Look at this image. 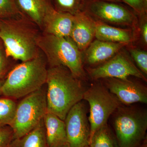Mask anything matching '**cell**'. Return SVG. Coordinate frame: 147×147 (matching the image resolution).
Listing matches in <instances>:
<instances>
[{
	"mask_svg": "<svg viewBox=\"0 0 147 147\" xmlns=\"http://www.w3.org/2000/svg\"><path fill=\"white\" fill-rule=\"evenodd\" d=\"M74 16L53 9L45 16L42 30L43 34L59 37H70Z\"/></svg>",
	"mask_w": 147,
	"mask_h": 147,
	"instance_id": "14",
	"label": "cell"
},
{
	"mask_svg": "<svg viewBox=\"0 0 147 147\" xmlns=\"http://www.w3.org/2000/svg\"><path fill=\"white\" fill-rule=\"evenodd\" d=\"M128 44L119 42L93 41L85 50L84 63L93 67L109 60Z\"/></svg>",
	"mask_w": 147,
	"mask_h": 147,
	"instance_id": "13",
	"label": "cell"
},
{
	"mask_svg": "<svg viewBox=\"0 0 147 147\" xmlns=\"http://www.w3.org/2000/svg\"><path fill=\"white\" fill-rule=\"evenodd\" d=\"M86 69L87 74L93 81L106 78L126 79L133 76L147 82L145 75L122 50L104 63Z\"/></svg>",
	"mask_w": 147,
	"mask_h": 147,
	"instance_id": "9",
	"label": "cell"
},
{
	"mask_svg": "<svg viewBox=\"0 0 147 147\" xmlns=\"http://www.w3.org/2000/svg\"><path fill=\"white\" fill-rule=\"evenodd\" d=\"M47 112L46 88L43 86L23 97L17 103L14 118L10 126L14 139L22 137L35 128Z\"/></svg>",
	"mask_w": 147,
	"mask_h": 147,
	"instance_id": "6",
	"label": "cell"
},
{
	"mask_svg": "<svg viewBox=\"0 0 147 147\" xmlns=\"http://www.w3.org/2000/svg\"><path fill=\"white\" fill-rule=\"evenodd\" d=\"M5 52H3L0 45V80H3L8 74L9 66Z\"/></svg>",
	"mask_w": 147,
	"mask_h": 147,
	"instance_id": "26",
	"label": "cell"
},
{
	"mask_svg": "<svg viewBox=\"0 0 147 147\" xmlns=\"http://www.w3.org/2000/svg\"><path fill=\"white\" fill-rule=\"evenodd\" d=\"M16 5L30 21L42 29L45 16L54 9L47 0H16Z\"/></svg>",
	"mask_w": 147,
	"mask_h": 147,
	"instance_id": "17",
	"label": "cell"
},
{
	"mask_svg": "<svg viewBox=\"0 0 147 147\" xmlns=\"http://www.w3.org/2000/svg\"><path fill=\"white\" fill-rule=\"evenodd\" d=\"M138 147H147V137L144 139L143 142Z\"/></svg>",
	"mask_w": 147,
	"mask_h": 147,
	"instance_id": "28",
	"label": "cell"
},
{
	"mask_svg": "<svg viewBox=\"0 0 147 147\" xmlns=\"http://www.w3.org/2000/svg\"><path fill=\"white\" fill-rule=\"evenodd\" d=\"M102 1H106L112 2H121V0H102Z\"/></svg>",
	"mask_w": 147,
	"mask_h": 147,
	"instance_id": "30",
	"label": "cell"
},
{
	"mask_svg": "<svg viewBox=\"0 0 147 147\" xmlns=\"http://www.w3.org/2000/svg\"><path fill=\"white\" fill-rule=\"evenodd\" d=\"M111 117L119 147H138L146 138V108L121 104Z\"/></svg>",
	"mask_w": 147,
	"mask_h": 147,
	"instance_id": "5",
	"label": "cell"
},
{
	"mask_svg": "<svg viewBox=\"0 0 147 147\" xmlns=\"http://www.w3.org/2000/svg\"><path fill=\"white\" fill-rule=\"evenodd\" d=\"M46 64L40 53L35 58L14 67L4 80L2 96L16 100L40 89L46 84Z\"/></svg>",
	"mask_w": 147,
	"mask_h": 147,
	"instance_id": "3",
	"label": "cell"
},
{
	"mask_svg": "<svg viewBox=\"0 0 147 147\" xmlns=\"http://www.w3.org/2000/svg\"><path fill=\"white\" fill-rule=\"evenodd\" d=\"M85 11L95 21L138 29V19L135 13L117 3L92 0Z\"/></svg>",
	"mask_w": 147,
	"mask_h": 147,
	"instance_id": "8",
	"label": "cell"
},
{
	"mask_svg": "<svg viewBox=\"0 0 147 147\" xmlns=\"http://www.w3.org/2000/svg\"><path fill=\"white\" fill-rule=\"evenodd\" d=\"M3 82L4 80L3 81V80H0V96H2V95L1 88Z\"/></svg>",
	"mask_w": 147,
	"mask_h": 147,
	"instance_id": "29",
	"label": "cell"
},
{
	"mask_svg": "<svg viewBox=\"0 0 147 147\" xmlns=\"http://www.w3.org/2000/svg\"><path fill=\"white\" fill-rule=\"evenodd\" d=\"M133 9L135 13L141 16L146 15L147 0H121Z\"/></svg>",
	"mask_w": 147,
	"mask_h": 147,
	"instance_id": "25",
	"label": "cell"
},
{
	"mask_svg": "<svg viewBox=\"0 0 147 147\" xmlns=\"http://www.w3.org/2000/svg\"><path fill=\"white\" fill-rule=\"evenodd\" d=\"M70 38L81 52L85 51L95 37L96 21L85 11L74 15Z\"/></svg>",
	"mask_w": 147,
	"mask_h": 147,
	"instance_id": "12",
	"label": "cell"
},
{
	"mask_svg": "<svg viewBox=\"0 0 147 147\" xmlns=\"http://www.w3.org/2000/svg\"><path fill=\"white\" fill-rule=\"evenodd\" d=\"M19 12L15 0H0V18H15Z\"/></svg>",
	"mask_w": 147,
	"mask_h": 147,
	"instance_id": "23",
	"label": "cell"
},
{
	"mask_svg": "<svg viewBox=\"0 0 147 147\" xmlns=\"http://www.w3.org/2000/svg\"><path fill=\"white\" fill-rule=\"evenodd\" d=\"M43 121L48 147H61L67 144L64 121L55 114L47 112Z\"/></svg>",
	"mask_w": 147,
	"mask_h": 147,
	"instance_id": "15",
	"label": "cell"
},
{
	"mask_svg": "<svg viewBox=\"0 0 147 147\" xmlns=\"http://www.w3.org/2000/svg\"><path fill=\"white\" fill-rule=\"evenodd\" d=\"M90 147H119L115 133L108 123L96 131L90 140Z\"/></svg>",
	"mask_w": 147,
	"mask_h": 147,
	"instance_id": "19",
	"label": "cell"
},
{
	"mask_svg": "<svg viewBox=\"0 0 147 147\" xmlns=\"http://www.w3.org/2000/svg\"><path fill=\"white\" fill-rule=\"evenodd\" d=\"M61 147H68V146H67V144L64 145V146H62Z\"/></svg>",
	"mask_w": 147,
	"mask_h": 147,
	"instance_id": "31",
	"label": "cell"
},
{
	"mask_svg": "<svg viewBox=\"0 0 147 147\" xmlns=\"http://www.w3.org/2000/svg\"><path fill=\"white\" fill-rule=\"evenodd\" d=\"M92 0H54L56 10L74 15L85 11Z\"/></svg>",
	"mask_w": 147,
	"mask_h": 147,
	"instance_id": "21",
	"label": "cell"
},
{
	"mask_svg": "<svg viewBox=\"0 0 147 147\" xmlns=\"http://www.w3.org/2000/svg\"><path fill=\"white\" fill-rule=\"evenodd\" d=\"M95 37L102 41L129 44L137 38V30L111 26L108 24L96 21Z\"/></svg>",
	"mask_w": 147,
	"mask_h": 147,
	"instance_id": "16",
	"label": "cell"
},
{
	"mask_svg": "<svg viewBox=\"0 0 147 147\" xmlns=\"http://www.w3.org/2000/svg\"><path fill=\"white\" fill-rule=\"evenodd\" d=\"M1 20L0 19V28H1Z\"/></svg>",
	"mask_w": 147,
	"mask_h": 147,
	"instance_id": "32",
	"label": "cell"
},
{
	"mask_svg": "<svg viewBox=\"0 0 147 147\" xmlns=\"http://www.w3.org/2000/svg\"><path fill=\"white\" fill-rule=\"evenodd\" d=\"M129 51L137 67L144 75H147V53L136 48H129Z\"/></svg>",
	"mask_w": 147,
	"mask_h": 147,
	"instance_id": "22",
	"label": "cell"
},
{
	"mask_svg": "<svg viewBox=\"0 0 147 147\" xmlns=\"http://www.w3.org/2000/svg\"><path fill=\"white\" fill-rule=\"evenodd\" d=\"M87 112L88 108L83 100L73 106L66 116L64 122L68 147L88 146L90 126Z\"/></svg>",
	"mask_w": 147,
	"mask_h": 147,
	"instance_id": "10",
	"label": "cell"
},
{
	"mask_svg": "<svg viewBox=\"0 0 147 147\" xmlns=\"http://www.w3.org/2000/svg\"><path fill=\"white\" fill-rule=\"evenodd\" d=\"M37 44L45 55L50 67H65L77 78L86 81L88 74L84 68L82 52L70 37L42 34L38 38Z\"/></svg>",
	"mask_w": 147,
	"mask_h": 147,
	"instance_id": "4",
	"label": "cell"
},
{
	"mask_svg": "<svg viewBox=\"0 0 147 147\" xmlns=\"http://www.w3.org/2000/svg\"><path fill=\"white\" fill-rule=\"evenodd\" d=\"M83 82L65 67L48 68L45 84L47 112L64 121L71 108L83 100L87 89Z\"/></svg>",
	"mask_w": 147,
	"mask_h": 147,
	"instance_id": "1",
	"label": "cell"
},
{
	"mask_svg": "<svg viewBox=\"0 0 147 147\" xmlns=\"http://www.w3.org/2000/svg\"><path fill=\"white\" fill-rule=\"evenodd\" d=\"M100 80L122 105H129L137 103L147 104V88L142 83L129 80L128 78H106Z\"/></svg>",
	"mask_w": 147,
	"mask_h": 147,
	"instance_id": "11",
	"label": "cell"
},
{
	"mask_svg": "<svg viewBox=\"0 0 147 147\" xmlns=\"http://www.w3.org/2000/svg\"><path fill=\"white\" fill-rule=\"evenodd\" d=\"M16 100L0 96V127L10 126L14 118L16 105Z\"/></svg>",
	"mask_w": 147,
	"mask_h": 147,
	"instance_id": "20",
	"label": "cell"
},
{
	"mask_svg": "<svg viewBox=\"0 0 147 147\" xmlns=\"http://www.w3.org/2000/svg\"><path fill=\"white\" fill-rule=\"evenodd\" d=\"M10 147H48L43 119L28 133L20 138L13 139Z\"/></svg>",
	"mask_w": 147,
	"mask_h": 147,
	"instance_id": "18",
	"label": "cell"
},
{
	"mask_svg": "<svg viewBox=\"0 0 147 147\" xmlns=\"http://www.w3.org/2000/svg\"><path fill=\"white\" fill-rule=\"evenodd\" d=\"M94 81L86 89L83 97L90 106V140L98 129L107 123L112 114L121 104L101 81Z\"/></svg>",
	"mask_w": 147,
	"mask_h": 147,
	"instance_id": "7",
	"label": "cell"
},
{
	"mask_svg": "<svg viewBox=\"0 0 147 147\" xmlns=\"http://www.w3.org/2000/svg\"><path fill=\"white\" fill-rule=\"evenodd\" d=\"M34 25L31 21L17 17L1 20L0 39L7 58L23 62L39 55L37 40L40 34Z\"/></svg>",
	"mask_w": 147,
	"mask_h": 147,
	"instance_id": "2",
	"label": "cell"
},
{
	"mask_svg": "<svg viewBox=\"0 0 147 147\" xmlns=\"http://www.w3.org/2000/svg\"><path fill=\"white\" fill-rule=\"evenodd\" d=\"M90 147L89 146H86V147Z\"/></svg>",
	"mask_w": 147,
	"mask_h": 147,
	"instance_id": "33",
	"label": "cell"
},
{
	"mask_svg": "<svg viewBox=\"0 0 147 147\" xmlns=\"http://www.w3.org/2000/svg\"><path fill=\"white\" fill-rule=\"evenodd\" d=\"M141 23L140 26V32L143 42L146 46L147 44V22L146 15L140 17Z\"/></svg>",
	"mask_w": 147,
	"mask_h": 147,
	"instance_id": "27",
	"label": "cell"
},
{
	"mask_svg": "<svg viewBox=\"0 0 147 147\" xmlns=\"http://www.w3.org/2000/svg\"><path fill=\"white\" fill-rule=\"evenodd\" d=\"M13 139V131L10 126L0 127V147H10Z\"/></svg>",
	"mask_w": 147,
	"mask_h": 147,
	"instance_id": "24",
	"label": "cell"
}]
</instances>
